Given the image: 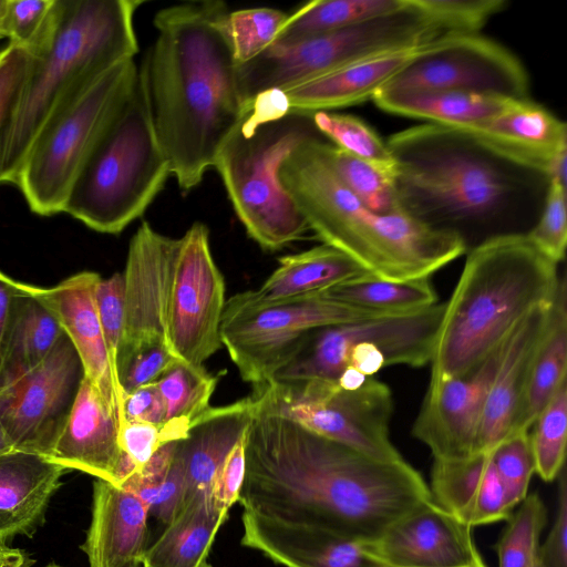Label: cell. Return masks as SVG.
<instances>
[{
    "instance_id": "cell-1",
    "label": "cell",
    "mask_w": 567,
    "mask_h": 567,
    "mask_svg": "<svg viewBox=\"0 0 567 567\" xmlns=\"http://www.w3.org/2000/svg\"><path fill=\"white\" fill-rule=\"evenodd\" d=\"M431 497L405 460L372 458L254 401L238 498L243 511L372 542Z\"/></svg>"
},
{
    "instance_id": "cell-2",
    "label": "cell",
    "mask_w": 567,
    "mask_h": 567,
    "mask_svg": "<svg viewBox=\"0 0 567 567\" xmlns=\"http://www.w3.org/2000/svg\"><path fill=\"white\" fill-rule=\"evenodd\" d=\"M400 208L458 236L466 249L496 236L526 235L537 221L549 175L470 132L426 123L391 135Z\"/></svg>"
},
{
    "instance_id": "cell-3",
    "label": "cell",
    "mask_w": 567,
    "mask_h": 567,
    "mask_svg": "<svg viewBox=\"0 0 567 567\" xmlns=\"http://www.w3.org/2000/svg\"><path fill=\"white\" fill-rule=\"evenodd\" d=\"M224 1H192L154 16L143 60L154 126L178 187L187 193L214 167L246 114Z\"/></svg>"
},
{
    "instance_id": "cell-4",
    "label": "cell",
    "mask_w": 567,
    "mask_h": 567,
    "mask_svg": "<svg viewBox=\"0 0 567 567\" xmlns=\"http://www.w3.org/2000/svg\"><path fill=\"white\" fill-rule=\"evenodd\" d=\"M326 138L297 147L280 168V181L310 229L367 272L412 280L432 274L466 251L456 235L432 229L403 210L375 213L339 178Z\"/></svg>"
},
{
    "instance_id": "cell-5",
    "label": "cell",
    "mask_w": 567,
    "mask_h": 567,
    "mask_svg": "<svg viewBox=\"0 0 567 567\" xmlns=\"http://www.w3.org/2000/svg\"><path fill=\"white\" fill-rule=\"evenodd\" d=\"M558 264L523 234L492 237L471 248L444 302L430 381L468 373L499 348L535 309L553 305Z\"/></svg>"
},
{
    "instance_id": "cell-6",
    "label": "cell",
    "mask_w": 567,
    "mask_h": 567,
    "mask_svg": "<svg viewBox=\"0 0 567 567\" xmlns=\"http://www.w3.org/2000/svg\"><path fill=\"white\" fill-rule=\"evenodd\" d=\"M141 0H56L51 34L32 56L24 85L0 130V183L16 184L37 135L72 96L134 59Z\"/></svg>"
},
{
    "instance_id": "cell-7",
    "label": "cell",
    "mask_w": 567,
    "mask_h": 567,
    "mask_svg": "<svg viewBox=\"0 0 567 567\" xmlns=\"http://www.w3.org/2000/svg\"><path fill=\"white\" fill-rule=\"evenodd\" d=\"M171 174L142 61L131 93L74 181L63 213L97 233L117 235L143 216Z\"/></svg>"
},
{
    "instance_id": "cell-8",
    "label": "cell",
    "mask_w": 567,
    "mask_h": 567,
    "mask_svg": "<svg viewBox=\"0 0 567 567\" xmlns=\"http://www.w3.org/2000/svg\"><path fill=\"white\" fill-rule=\"evenodd\" d=\"M322 138L312 114L271 117L251 105L218 153L214 168L247 235L262 249L279 250L310 230L280 181V168L301 144Z\"/></svg>"
},
{
    "instance_id": "cell-9",
    "label": "cell",
    "mask_w": 567,
    "mask_h": 567,
    "mask_svg": "<svg viewBox=\"0 0 567 567\" xmlns=\"http://www.w3.org/2000/svg\"><path fill=\"white\" fill-rule=\"evenodd\" d=\"M137 74L135 59L114 65L44 124L14 184L31 212L40 216L63 213L74 181L131 93Z\"/></svg>"
},
{
    "instance_id": "cell-10",
    "label": "cell",
    "mask_w": 567,
    "mask_h": 567,
    "mask_svg": "<svg viewBox=\"0 0 567 567\" xmlns=\"http://www.w3.org/2000/svg\"><path fill=\"white\" fill-rule=\"evenodd\" d=\"M446 34L408 0V9L355 27L272 44L237 65L246 111L268 91H286L333 70L384 52L421 45Z\"/></svg>"
},
{
    "instance_id": "cell-11",
    "label": "cell",
    "mask_w": 567,
    "mask_h": 567,
    "mask_svg": "<svg viewBox=\"0 0 567 567\" xmlns=\"http://www.w3.org/2000/svg\"><path fill=\"white\" fill-rule=\"evenodd\" d=\"M444 303L399 316H384L312 330L272 381L337 380L351 368L374 377L390 365L430 363Z\"/></svg>"
},
{
    "instance_id": "cell-12",
    "label": "cell",
    "mask_w": 567,
    "mask_h": 567,
    "mask_svg": "<svg viewBox=\"0 0 567 567\" xmlns=\"http://www.w3.org/2000/svg\"><path fill=\"white\" fill-rule=\"evenodd\" d=\"M384 317L326 299L319 293L264 302L250 291L226 300L220 340L240 378L254 388L272 381L315 329Z\"/></svg>"
},
{
    "instance_id": "cell-13",
    "label": "cell",
    "mask_w": 567,
    "mask_h": 567,
    "mask_svg": "<svg viewBox=\"0 0 567 567\" xmlns=\"http://www.w3.org/2000/svg\"><path fill=\"white\" fill-rule=\"evenodd\" d=\"M251 395L259 408L372 458L404 460L390 439L391 390L374 377L352 390L337 380L271 381L254 388Z\"/></svg>"
},
{
    "instance_id": "cell-14",
    "label": "cell",
    "mask_w": 567,
    "mask_h": 567,
    "mask_svg": "<svg viewBox=\"0 0 567 567\" xmlns=\"http://www.w3.org/2000/svg\"><path fill=\"white\" fill-rule=\"evenodd\" d=\"M385 86L530 99L522 61L481 33H447L429 42Z\"/></svg>"
},
{
    "instance_id": "cell-15",
    "label": "cell",
    "mask_w": 567,
    "mask_h": 567,
    "mask_svg": "<svg viewBox=\"0 0 567 567\" xmlns=\"http://www.w3.org/2000/svg\"><path fill=\"white\" fill-rule=\"evenodd\" d=\"M225 290L224 276L212 255L209 230L196 221L179 238L168 302L167 343L178 360L204 367L223 347Z\"/></svg>"
},
{
    "instance_id": "cell-16",
    "label": "cell",
    "mask_w": 567,
    "mask_h": 567,
    "mask_svg": "<svg viewBox=\"0 0 567 567\" xmlns=\"http://www.w3.org/2000/svg\"><path fill=\"white\" fill-rule=\"evenodd\" d=\"M84 378L63 334L33 369L0 388V421L13 450L50 457Z\"/></svg>"
},
{
    "instance_id": "cell-17",
    "label": "cell",
    "mask_w": 567,
    "mask_h": 567,
    "mask_svg": "<svg viewBox=\"0 0 567 567\" xmlns=\"http://www.w3.org/2000/svg\"><path fill=\"white\" fill-rule=\"evenodd\" d=\"M179 238L143 221L132 236L123 274L124 331L117 354L118 373L146 349L166 346L168 302ZM169 348V347H168Z\"/></svg>"
},
{
    "instance_id": "cell-18",
    "label": "cell",
    "mask_w": 567,
    "mask_h": 567,
    "mask_svg": "<svg viewBox=\"0 0 567 567\" xmlns=\"http://www.w3.org/2000/svg\"><path fill=\"white\" fill-rule=\"evenodd\" d=\"M504 343L468 373L430 381L412 434L429 447L434 460L476 454L483 406Z\"/></svg>"
},
{
    "instance_id": "cell-19",
    "label": "cell",
    "mask_w": 567,
    "mask_h": 567,
    "mask_svg": "<svg viewBox=\"0 0 567 567\" xmlns=\"http://www.w3.org/2000/svg\"><path fill=\"white\" fill-rule=\"evenodd\" d=\"M472 529L431 497L394 520L374 540L368 542V548L380 564L389 566L484 565Z\"/></svg>"
},
{
    "instance_id": "cell-20",
    "label": "cell",
    "mask_w": 567,
    "mask_h": 567,
    "mask_svg": "<svg viewBox=\"0 0 567 567\" xmlns=\"http://www.w3.org/2000/svg\"><path fill=\"white\" fill-rule=\"evenodd\" d=\"M241 545L285 567H379L368 542L317 525L243 511Z\"/></svg>"
},
{
    "instance_id": "cell-21",
    "label": "cell",
    "mask_w": 567,
    "mask_h": 567,
    "mask_svg": "<svg viewBox=\"0 0 567 567\" xmlns=\"http://www.w3.org/2000/svg\"><path fill=\"white\" fill-rule=\"evenodd\" d=\"M553 307L554 303L535 309L506 339L485 398L476 454L489 453L502 441L517 433L533 363L547 333Z\"/></svg>"
},
{
    "instance_id": "cell-22",
    "label": "cell",
    "mask_w": 567,
    "mask_h": 567,
    "mask_svg": "<svg viewBox=\"0 0 567 567\" xmlns=\"http://www.w3.org/2000/svg\"><path fill=\"white\" fill-rule=\"evenodd\" d=\"M100 278L96 272L82 271L52 287L24 284V288L55 317L81 360L84 377L117 413L121 423L123 399L113 378L95 303Z\"/></svg>"
},
{
    "instance_id": "cell-23",
    "label": "cell",
    "mask_w": 567,
    "mask_h": 567,
    "mask_svg": "<svg viewBox=\"0 0 567 567\" xmlns=\"http://www.w3.org/2000/svg\"><path fill=\"white\" fill-rule=\"evenodd\" d=\"M118 431L117 413L84 377L49 460L120 485L124 455Z\"/></svg>"
},
{
    "instance_id": "cell-24",
    "label": "cell",
    "mask_w": 567,
    "mask_h": 567,
    "mask_svg": "<svg viewBox=\"0 0 567 567\" xmlns=\"http://www.w3.org/2000/svg\"><path fill=\"white\" fill-rule=\"evenodd\" d=\"M148 516L131 489L95 478L91 524L81 545L90 567H142Z\"/></svg>"
},
{
    "instance_id": "cell-25",
    "label": "cell",
    "mask_w": 567,
    "mask_h": 567,
    "mask_svg": "<svg viewBox=\"0 0 567 567\" xmlns=\"http://www.w3.org/2000/svg\"><path fill=\"white\" fill-rule=\"evenodd\" d=\"M432 499L470 527L506 520L514 512L489 453L462 460H434Z\"/></svg>"
},
{
    "instance_id": "cell-26",
    "label": "cell",
    "mask_w": 567,
    "mask_h": 567,
    "mask_svg": "<svg viewBox=\"0 0 567 567\" xmlns=\"http://www.w3.org/2000/svg\"><path fill=\"white\" fill-rule=\"evenodd\" d=\"M427 43L355 61L286 90L289 112H332L372 100Z\"/></svg>"
},
{
    "instance_id": "cell-27",
    "label": "cell",
    "mask_w": 567,
    "mask_h": 567,
    "mask_svg": "<svg viewBox=\"0 0 567 567\" xmlns=\"http://www.w3.org/2000/svg\"><path fill=\"white\" fill-rule=\"evenodd\" d=\"M66 472L35 453L12 450L0 454V543L35 533Z\"/></svg>"
},
{
    "instance_id": "cell-28",
    "label": "cell",
    "mask_w": 567,
    "mask_h": 567,
    "mask_svg": "<svg viewBox=\"0 0 567 567\" xmlns=\"http://www.w3.org/2000/svg\"><path fill=\"white\" fill-rule=\"evenodd\" d=\"M470 133L519 161L542 167L547 174L554 159L567 151L565 122L530 99H512L501 112Z\"/></svg>"
},
{
    "instance_id": "cell-29",
    "label": "cell",
    "mask_w": 567,
    "mask_h": 567,
    "mask_svg": "<svg viewBox=\"0 0 567 567\" xmlns=\"http://www.w3.org/2000/svg\"><path fill=\"white\" fill-rule=\"evenodd\" d=\"M254 413L248 395L200 414L177 451L185 475V496L209 494L214 478L236 443L246 434ZM183 501V502H184Z\"/></svg>"
},
{
    "instance_id": "cell-30",
    "label": "cell",
    "mask_w": 567,
    "mask_h": 567,
    "mask_svg": "<svg viewBox=\"0 0 567 567\" xmlns=\"http://www.w3.org/2000/svg\"><path fill=\"white\" fill-rule=\"evenodd\" d=\"M511 100L496 94L388 86L372 97L374 104L388 113L467 132L492 118Z\"/></svg>"
},
{
    "instance_id": "cell-31",
    "label": "cell",
    "mask_w": 567,
    "mask_h": 567,
    "mask_svg": "<svg viewBox=\"0 0 567 567\" xmlns=\"http://www.w3.org/2000/svg\"><path fill=\"white\" fill-rule=\"evenodd\" d=\"M0 357V388L38 365L64 334L51 311L18 281Z\"/></svg>"
},
{
    "instance_id": "cell-32",
    "label": "cell",
    "mask_w": 567,
    "mask_h": 567,
    "mask_svg": "<svg viewBox=\"0 0 567 567\" xmlns=\"http://www.w3.org/2000/svg\"><path fill=\"white\" fill-rule=\"evenodd\" d=\"M367 271L352 258L327 244L279 259V266L251 296L264 302L319 293Z\"/></svg>"
},
{
    "instance_id": "cell-33",
    "label": "cell",
    "mask_w": 567,
    "mask_h": 567,
    "mask_svg": "<svg viewBox=\"0 0 567 567\" xmlns=\"http://www.w3.org/2000/svg\"><path fill=\"white\" fill-rule=\"evenodd\" d=\"M227 517L228 513L212 505L207 494L189 496L147 547L142 567H199Z\"/></svg>"
},
{
    "instance_id": "cell-34",
    "label": "cell",
    "mask_w": 567,
    "mask_h": 567,
    "mask_svg": "<svg viewBox=\"0 0 567 567\" xmlns=\"http://www.w3.org/2000/svg\"><path fill=\"white\" fill-rule=\"evenodd\" d=\"M319 295L379 316L408 315L439 302L430 278L392 280L369 272L334 285Z\"/></svg>"
},
{
    "instance_id": "cell-35",
    "label": "cell",
    "mask_w": 567,
    "mask_h": 567,
    "mask_svg": "<svg viewBox=\"0 0 567 567\" xmlns=\"http://www.w3.org/2000/svg\"><path fill=\"white\" fill-rule=\"evenodd\" d=\"M566 280L561 279L550 323L533 363L517 432L529 431L535 419L566 383L567 302Z\"/></svg>"
},
{
    "instance_id": "cell-36",
    "label": "cell",
    "mask_w": 567,
    "mask_h": 567,
    "mask_svg": "<svg viewBox=\"0 0 567 567\" xmlns=\"http://www.w3.org/2000/svg\"><path fill=\"white\" fill-rule=\"evenodd\" d=\"M408 9V0H315L296 9L281 27L272 44L296 42ZM271 44V45H272Z\"/></svg>"
},
{
    "instance_id": "cell-37",
    "label": "cell",
    "mask_w": 567,
    "mask_h": 567,
    "mask_svg": "<svg viewBox=\"0 0 567 567\" xmlns=\"http://www.w3.org/2000/svg\"><path fill=\"white\" fill-rule=\"evenodd\" d=\"M177 445L178 441L162 446L141 471L130 474L120 484L131 489L150 515L165 525L185 496V475Z\"/></svg>"
},
{
    "instance_id": "cell-38",
    "label": "cell",
    "mask_w": 567,
    "mask_h": 567,
    "mask_svg": "<svg viewBox=\"0 0 567 567\" xmlns=\"http://www.w3.org/2000/svg\"><path fill=\"white\" fill-rule=\"evenodd\" d=\"M517 506L496 544L498 567H536L539 561L540 535L547 523L545 504L533 493Z\"/></svg>"
},
{
    "instance_id": "cell-39",
    "label": "cell",
    "mask_w": 567,
    "mask_h": 567,
    "mask_svg": "<svg viewBox=\"0 0 567 567\" xmlns=\"http://www.w3.org/2000/svg\"><path fill=\"white\" fill-rule=\"evenodd\" d=\"M312 120L331 144L394 178L395 164L386 142L364 121L354 115L326 111L313 113Z\"/></svg>"
},
{
    "instance_id": "cell-40",
    "label": "cell",
    "mask_w": 567,
    "mask_h": 567,
    "mask_svg": "<svg viewBox=\"0 0 567 567\" xmlns=\"http://www.w3.org/2000/svg\"><path fill=\"white\" fill-rule=\"evenodd\" d=\"M529 430L535 473L544 482L556 480L565 467L567 442V383L544 406Z\"/></svg>"
},
{
    "instance_id": "cell-41",
    "label": "cell",
    "mask_w": 567,
    "mask_h": 567,
    "mask_svg": "<svg viewBox=\"0 0 567 567\" xmlns=\"http://www.w3.org/2000/svg\"><path fill=\"white\" fill-rule=\"evenodd\" d=\"M218 377L204 367H193L178 360L156 384L166 404V420L195 419L210 408Z\"/></svg>"
},
{
    "instance_id": "cell-42",
    "label": "cell",
    "mask_w": 567,
    "mask_h": 567,
    "mask_svg": "<svg viewBox=\"0 0 567 567\" xmlns=\"http://www.w3.org/2000/svg\"><path fill=\"white\" fill-rule=\"evenodd\" d=\"M329 159L342 183L370 209L380 214L402 210L393 177L329 143Z\"/></svg>"
},
{
    "instance_id": "cell-43",
    "label": "cell",
    "mask_w": 567,
    "mask_h": 567,
    "mask_svg": "<svg viewBox=\"0 0 567 567\" xmlns=\"http://www.w3.org/2000/svg\"><path fill=\"white\" fill-rule=\"evenodd\" d=\"M288 13L268 7L246 8L229 13V32L237 65L246 63L276 40Z\"/></svg>"
},
{
    "instance_id": "cell-44",
    "label": "cell",
    "mask_w": 567,
    "mask_h": 567,
    "mask_svg": "<svg viewBox=\"0 0 567 567\" xmlns=\"http://www.w3.org/2000/svg\"><path fill=\"white\" fill-rule=\"evenodd\" d=\"M197 417L171 419L161 424L121 423L118 444L128 467V475L141 471L162 446L184 440Z\"/></svg>"
},
{
    "instance_id": "cell-45",
    "label": "cell",
    "mask_w": 567,
    "mask_h": 567,
    "mask_svg": "<svg viewBox=\"0 0 567 567\" xmlns=\"http://www.w3.org/2000/svg\"><path fill=\"white\" fill-rule=\"evenodd\" d=\"M412 3L445 33H480L507 7L506 0H412Z\"/></svg>"
},
{
    "instance_id": "cell-46",
    "label": "cell",
    "mask_w": 567,
    "mask_h": 567,
    "mask_svg": "<svg viewBox=\"0 0 567 567\" xmlns=\"http://www.w3.org/2000/svg\"><path fill=\"white\" fill-rule=\"evenodd\" d=\"M56 0H8L6 38L31 55L47 43L54 22Z\"/></svg>"
},
{
    "instance_id": "cell-47",
    "label": "cell",
    "mask_w": 567,
    "mask_h": 567,
    "mask_svg": "<svg viewBox=\"0 0 567 567\" xmlns=\"http://www.w3.org/2000/svg\"><path fill=\"white\" fill-rule=\"evenodd\" d=\"M489 455L509 502L516 507L527 496L530 478L535 473L529 431L508 436Z\"/></svg>"
},
{
    "instance_id": "cell-48",
    "label": "cell",
    "mask_w": 567,
    "mask_h": 567,
    "mask_svg": "<svg viewBox=\"0 0 567 567\" xmlns=\"http://www.w3.org/2000/svg\"><path fill=\"white\" fill-rule=\"evenodd\" d=\"M95 303L113 378L124 401L117 379V354L124 331V278L122 272H115L106 279L100 278L95 287Z\"/></svg>"
},
{
    "instance_id": "cell-49",
    "label": "cell",
    "mask_w": 567,
    "mask_h": 567,
    "mask_svg": "<svg viewBox=\"0 0 567 567\" xmlns=\"http://www.w3.org/2000/svg\"><path fill=\"white\" fill-rule=\"evenodd\" d=\"M566 187L550 182L542 213L526 234L530 243L556 264L565 258L567 245Z\"/></svg>"
},
{
    "instance_id": "cell-50",
    "label": "cell",
    "mask_w": 567,
    "mask_h": 567,
    "mask_svg": "<svg viewBox=\"0 0 567 567\" xmlns=\"http://www.w3.org/2000/svg\"><path fill=\"white\" fill-rule=\"evenodd\" d=\"M178 359L166 346H157L134 354L118 373L124 394L156 382Z\"/></svg>"
},
{
    "instance_id": "cell-51",
    "label": "cell",
    "mask_w": 567,
    "mask_h": 567,
    "mask_svg": "<svg viewBox=\"0 0 567 567\" xmlns=\"http://www.w3.org/2000/svg\"><path fill=\"white\" fill-rule=\"evenodd\" d=\"M245 474L246 434L229 452L212 484L208 497L217 511L228 513L229 508L238 502Z\"/></svg>"
},
{
    "instance_id": "cell-52",
    "label": "cell",
    "mask_w": 567,
    "mask_h": 567,
    "mask_svg": "<svg viewBox=\"0 0 567 567\" xmlns=\"http://www.w3.org/2000/svg\"><path fill=\"white\" fill-rule=\"evenodd\" d=\"M32 63L24 49L8 43L0 49V130L13 107Z\"/></svg>"
},
{
    "instance_id": "cell-53",
    "label": "cell",
    "mask_w": 567,
    "mask_h": 567,
    "mask_svg": "<svg viewBox=\"0 0 567 567\" xmlns=\"http://www.w3.org/2000/svg\"><path fill=\"white\" fill-rule=\"evenodd\" d=\"M558 506L549 534L539 546L544 567H567V480L565 467L558 475Z\"/></svg>"
},
{
    "instance_id": "cell-54",
    "label": "cell",
    "mask_w": 567,
    "mask_h": 567,
    "mask_svg": "<svg viewBox=\"0 0 567 567\" xmlns=\"http://www.w3.org/2000/svg\"><path fill=\"white\" fill-rule=\"evenodd\" d=\"M165 421L166 404L156 382L143 385L125 395L121 423L161 424Z\"/></svg>"
},
{
    "instance_id": "cell-55",
    "label": "cell",
    "mask_w": 567,
    "mask_h": 567,
    "mask_svg": "<svg viewBox=\"0 0 567 567\" xmlns=\"http://www.w3.org/2000/svg\"><path fill=\"white\" fill-rule=\"evenodd\" d=\"M18 280L0 270V357Z\"/></svg>"
},
{
    "instance_id": "cell-56",
    "label": "cell",
    "mask_w": 567,
    "mask_h": 567,
    "mask_svg": "<svg viewBox=\"0 0 567 567\" xmlns=\"http://www.w3.org/2000/svg\"><path fill=\"white\" fill-rule=\"evenodd\" d=\"M34 563L24 550L0 543V567H31Z\"/></svg>"
},
{
    "instance_id": "cell-57",
    "label": "cell",
    "mask_w": 567,
    "mask_h": 567,
    "mask_svg": "<svg viewBox=\"0 0 567 567\" xmlns=\"http://www.w3.org/2000/svg\"><path fill=\"white\" fill-rule=\"evenodd\" d=\"M13 447L8 439L4 427L0 421V454L12 451Z\"/></svg>"
},
{
    "instance_id": "cell-58",
    "label": "cell",
    "mask_w": 567,
    "mask_h": 567,
    "mask_svg": "<svg viewBox=\"0 0 567 567\" xmlns=\"http://www.w3.org/2000/svg\"><path fill=\"white\" fill-rule=\"evenodd\" d=\"M7 2L8 0H0V40L6 38V13H7Z\"/></svg>"
},
{
    "instance_id": "cell-59",
    "label": "cell",
    "mask_w": 567,
    "mask_h": 567,
    "mask_svg": "<svg viewBox=\"0 0 567 567\" xmlns=\"http://www.w3.org/2000/svg\"><path fill=\"white\" fill-rule=\"evenodd\" d=\"M379 567H396V566H389V565H380ZM466 567H487L485 564L484 565H478V566H466Z\"/></svg>"
},
{
    "instance_id": "cell-60",
    "label": "cell",
    "mask_w": 567,
    "mask_h": 567,
    "mask_svg": "<svg viewBox=\"0 0 567 567\" xmlns=\"http://www.w3.org/2000/svg\"><path fill=\"white\" fill-rule=\"evenodd\" d=\"M199 567H212L207 561L203 563Z\"/></svg>"
},
{
    "instance_id": "cell-61",
    "label": "cell",
    "mask_w": 567,
    "mask_h": 567,
    "mask_svg": "<svg viewBox=\"0 0 567 567\" xmlns=\"http://www.w3.org/2000/svg\"><path fill=\"white\" fill-rule=\"evenodd\" d=\"M44 567H62V566H59V565H56V564H50V565H47V566H44Z\"/></svg>"
},
{
    "instance_id": "cell-62",
    "label": "cell",
    "mask_w": 567,
    "mask_h": 567,
    "mask_svg": "<svg viewBox=\"0 0 567 567\" xmlns=\"http://www.w3.org/2000/svg\"><path fill=\"white\" fill-rule=\"evenodd\" d=\"M536 567H544L540 561H538Z\"/></svg>"
}]
</instances>
